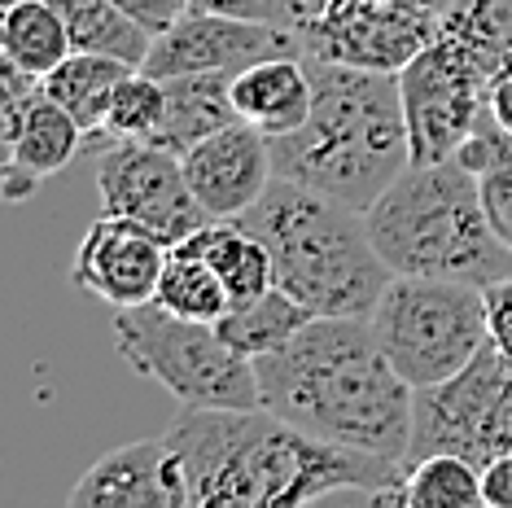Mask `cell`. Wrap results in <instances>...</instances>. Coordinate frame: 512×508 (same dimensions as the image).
I'll list each match as a JSON object with an SVG mask.
<instances>
[{
    "label": "cell",
    "instance_id": "cell-24",
    "mask_svg": "<svg viewBox=\"0 0 512 508\" xmlns=\"http://www.w3.org/2000/svg\"><path fill=\"white\" fill-rule=\"evenodd\" d=\"M154 303L176 311V316H184V320L219 325V320L228 316V307H232V294H228V285L219 281V272L202 259V254H193L184 246H171Z\"/></svg>",
    "mask_w": 512,
    "mask_h": 508
},
{
    "label": "cell",
    "instance_id": "cell-22",
    "mask_svg": "<svg viewBox=\"0 0 512 508\" xmlns=\"http://www.w3.org/2000/svg\"><path fill=\"white\" fill-rule=\"evenodd\" d=\"M307 320H311V311L302 307L294 294H285L281 285H276V290L250 298V303H232L228 316L219 320L215 329L224 333L228 346H237L241 355L259 360V355L285 346L302 325H307Z\"/></svg>",
    "mask_w": 512,
    "mask_h": 508
},
{
    "label": "cell",
    "instance_id": "cell-7",
    "mask_svg": "<svg viewBox=\"0 0 512 508\" xmlns=\"http://www.w3.org/2000/svg\"><path fill=\"white\" fill-rule=\"evenodd\" d=\"M372 329L403 381L416 390L438 386L491 342L486 290L447 276H394L372 311Z\"/></svg>",
    "mask_w": 512,
    "mask_h": 508
},
{
    "label": "cell",
    "instance_id": "cell-26",
    "mask_svg": "<svg viewBox=\"0 0 512 508\" xmlns=\"http://www.w3.org/2000/svg\"><path fill=\"white\" fill-rule=\"evenodd\" d=\"M442 31L469 44L491 75L512 71V0H456L442 9Z\"/></svg>",
    "mask_w": 512,
    "mask_h": 508
},
{
    "label": "cell",
    "instance_id": "cell-30",
    "mask_svg": "<svg viewBox=\"0 0 512 508\" xmlns=\"http://www.w3.org/2000/svg\"><path fill=\"white\" fill-rule=\"evenodd\" d=\"M486 316H491V342L512 360V276L486 285Z\"/></svg>",
    "mask_w": 512,
    "mask_h": 508
},
{
    "label": "cell",
    "instance_id": "cell-17",
    "mask_svg": "<svg viewBox=\"0 0 512 508\" xmlns=\"http://www.w3.org/2000/svg\"><path fill=\"white\" fill-rule=\"evenodd\" d=\"M232 101L241 119L259 127L267 141L298 132L316 106L307 57H267V62L246 66L241 75H232Z\"/></svg>",
    "mask_w": 512,
    "mask_h": 508
},
{
    "label": "cell",
    "instance_id": "cell-35",
    "mask_svg": "<svg viewBox=\"0 0 512 508\" xmlns=\"http://www.w3.org/2000/svg\"><path fill=\"white\" fill-rule=\"evenodd\" d=\"M425 5H434L438 14H442V9H447V5H456V0H425Z\"/></svg>",
    "mask_w": 512,
    "mask_h": 508
},
{
    "label": "cell",
    "instance_id": "cell-33",
    "mask_svg": "<svg viewBox=\"0 0 512 508\" xmlns=\"http://www.w3.org/2000/svg\"><path fill=\"white\" fill-rule=\"evenodd\" d=\"M491 114L512 132V71L495 75V84H491Z\"/></svg>",
    "mask_w": 512,
    "mask_h": 508
},
{
    "label": "cell",
    "instance_id": "cell-15",
    "mask_svg": "<svg viewBox=\"0 0 512 508\" xmlns=\"http://www.w3.org/2000/svg\"><path fill=\"white\" fill-rule=\"evenodd\" d=\"M184 171H189V184H193L197 202L206 206V215L237 219V215H246L267 193V184L276 180L272 141H267L259 127L237 119V123H228L224 132L193 145L189 154H184Z\"/></svg>",
    "mask_w": 512,
    "mask_h": 508
},
{
    "label": "cell",
    "instance_id": "cell-31",
    "mask_svg": "<svg viewBox=\"0 0 512 508\" xmlns=\"http://www.w3.org/2000/svg\"><path fill=\"white\" fill-rule=\"evenodd\" d=\"M114 5H119L132 22H141L149 36H158V31H167L171 22L180 18L184 0H114Z\"/></svg>",
    "mask_w": 512,
    "mask_h": 508
},
{
    "label": "cell",
    "instance_id": "cell-12",
    "mask_svg": "<svg viewBox=\"0 0 512 508\" xmlns=\"http://www.w3.org/2000/svg\"><path fill=\"white\" fill-rule=\"evenodd\" d=\"M267 57H302L298 31L237 14H211V9H180V18L154 36L141 71L154 79L202 71L241 75L246 66L267 62Z\"/></svg>",
    "mask_w": 512,
    "mask_h": 508
},
{
    "label": "cell",
    "instance_id": "cell-3",
    "mask_svg": "<svg viewBox=\"0 0 512 508\" xmlns=\"http://www.w3.org/2000/svg\"><path fill=\"white\" fill-rule=\"evenodd\" d=\"M316 106L289 136H272L276 176L368 211L412 167L399 75L307 57Z\"/></svg>",
    "mask_w": 512,
    "mask_h": 508
},
{
    "label": "cell",
    "instance_id": "cell-32",
    "mask_svg": "<svg viewBox=\"0 0 512 508\" xmlns=\"http://www.w3.org/2000/svg\"><path fill=\"white\" fill-rule=\"evenodd\" d=\"M482 495L491 508H512V452L495 456L482 469Z\"/></svg>",
    "mask_w": 512,
    "mask_h": 508
},
{
    "label": "cell",
    "instance_id": "cell-21",
    "mask_svg": "<svg viewBox=\"0 0 512 508\" xmlns=\"http://www.w3.org/2000/svg\"><path fill=\"white\" fill-rule=\"evenodd\" d=\"M0 49H5V62H14L27 75L44 79L57 62H66V57L75 53V40L49 0H5V14H0Z\"/></svg>",
    "mask_w": 512,
    "mask_h": 508
},
{
    "label": "cell",
    "instance_id": "cell-28",
    "mask_svg": "<svg viewBox=\"0 0 512 508\" xmlns=\"http://www.w3.org/2000/svg\"><path fill=\"white\" fill-rule=\"evenodd\" d=\"M482 202H486V215H491V228L499 233V241L512 250V163L482 176Z\"/></svg>",
    "mask_w": 512,
    "mask_h": 508
},
{
    "label": "cell",
    "instance_id": "cell-10",
    "mask_svg": "<svg viewBox=\"0 0 512 508\" xmlns=\"http://www.w3.org/2000/svg\"><path fill=\"white\" fill-rule=\"evenodd\" d=\"M97 193L101 211L132 219L158 241L180 246L206 224V206L197 202L184 158L154 141H106L97 149Z\"/></svg>",
    "mask_w": 512,
    "mask_h": 508
},
{
    "label": "cell",
    "instance_id": "cell-13",
    "mask_svg": "<svg viewBox=\"0 0 512 508\" xmlns=\"http://www.w3.org/2000/svg\"><path fill=\"white\" fill-rule=\"evenodd\" d=\"M5 198L22 202L36 193L40 180L57 176L62 167H71V158L88 145V132L71 119V110H62L44 92L36 75H27L22 66L5 62Z\"/></svg>",
    "mask_w": 512,
    "mask_h": 508
},
{
    "label": "cell",
    "instance_id": "cell-23",
    "mask_svg": "<svg viewBox=\"0 0 512 508\" xmlns=\"http://www.w3.org/2000/svg\"><path fill=\"white\" fill-rule=\"evenodd\" d=\"M49 5L62 14L75 49L110 53V57H123V62H132V66H145L154 36H149L141 22L127 18L114 0H49Z\"/></svg>",
    "mask_w": 512,
    "mask_h": 508
},
{
    "label": "cell",
    "instance_id": "cell-8",
    "mask_svg": "<svg viewBox=\"0 0 512 508\" xmlns=\"http://www.w3.org/2000/svg\"><path fill=\"white\" fill-rule=\"evenodd\" d=\"M434 452H456L486 469L512 452V360L486 342L456 377L416 390L407 465Z\"/></svg>",
    "mask_w": 512,
    "mask_h": 508
},
{
    "label": "cell",
    "instance_id": "cell-5",
    "mask_svg": "<svg viewBox=\"0 0 512 508\" xmlns=\"http://www.w3.org/2000/svg\"><path fill=\"white\" fill-rule=\"evenodd\" d=\"M368 233L394 276H447L482 290L512 276V250L491 228L482 180L460 158L407 167L368 206Z\"/></svg>",
    "mask_w": 512,
    "mask_h": 508
},
{
    "label": "cell",
    "instance_id": "cell-9",
    "mask_svg": "<svg viewBox=\"0 0 512 508\" xmlns=\"http://www.w3.org/2000/svg\"><path fill=\"white\" fill-rule=\"evenodd\" d=\"M491 84V66L464 40L438 31L434 44H425L399 71L412 163L456 158L477 123L491 114Z\"/></svg>",
    "mask_w": 512,
    "mask_h": 508
},
{
    "label": "cell",
    "instance_id": "cell-29",
    "mask_svg": "<svg viewBox=\"0 0 512 508\" xmlns=\"http://www.w3.org/2000/svg\"><path fill=\"white\" fill-rule=\"evenodd\" d=\"M184 9H211V14H237L254 22H276V27H294L285 0H184Z\"/></svg>",
    "mask_w": 512,
    "mask_h": 508
},
{
    "label": "cell",
    "instance_id": "cell-27",
    "mask_svg": "<svg viewBox=\"0 0 512 508\" xmlns=\"http://www.w3.org/2000/svg\"><path fill=\"white\" fill-rule=\"evenodd\" d=\"M162 106H167V88H162V79H154L149 71L136 66L110 97L106 127H101V145L106 141H149L162 123Z\"/></svg>",
    "mask_w": 512,
    "mask_h": 508
},
{
    "label": "cell",
    "instance_id": "cell-6",
    "mask_svg": "<svg viewBox=\"0 0 512 508\" xmlns=\"http://www.w3.org/2000/svg\"><path fill=\"white\" fill-rule=\"evenodd\" d=\"M114 351L132 373L158 381L171 399L197 408H263L254 360L206 320L141 303L114 311Z\"/></svg>",
    "mask_w": 512,
    "mask_h": 508
},
{
    "label": "cell",
    "instance_id": "cell-20",
    "mask_svg": "<svg viewBox=\"0 0 512 508\" xmlns=\"http://www.w3.org/2000/svg\"><path fill=\"white\" fill-rule=\"evenodd\" d=\"M184 250L202 254L206 263L219 272V281L228 285L232 303H250L267 290H276V268L272 254L259 237L250 233L241 219H206L193 237L180 241Z\"/></svg>",
    "mask_w": 512,
    "mask_h": 508
},
{
    "label": "cell",
    "instance_id": "cell-18",
    "mask_svg": "<svg viewBox=\"0 0 512 508\" xmlns=\"http://www.w3.org/2000/svg\"><path fill=\"white\" fill-rule=\"evenodd\" d=\"M162 88H167V106H162V123L149 141L180 158L193 145H202L206 136L224 132L228 123L241 119L237 101H232V75H219V71L171 75L162 79Z\"/></svg>",
    "mask_w": 512,
    "mask_h": 508
},
{
    "label": "cell",
    "instance_id": "cell-4",
    "mask_svg": "<svg viewBox=\"0 0 512 508\" xmlns=\"http://www.w3.org/2000/svg\"><path fill=\"white\" fill-rule=\"evenodd\" d=\"M237 219L272 254L276 285L311 316H372L394 281L390 263L372 246L368 211L311 184L276 176Z\"/></svg>",
    "mask_w": 512,
    "mask_h": 508
},
{
    "label": "cell",
    "instance_id": "cell-11",
    "mask_svg": "<svg viewBox=\"0 0 512 508\" xmlns=\"http://www.w3.org/2000/svg\"><path fill=\"white\" fill-rule=\"evenodd\" d=\"M442 31V14L425 0H329L320 18L302 22V57L399 75Z\"/></svg>",
    "mask_w": 512,
    "mask_h": 508
},
{
    "label": "cell",
    "instance_id": "cell-16",
    "mask_svg": "<svg viewBox=\"0 0 512 508\" xmlns=\"http://www.w3.org/2000/svg\"><path fill=\"white\" fill-rule=\"evenodd\" d=\"M71 508H189V482L167 438L114 447L84 469L66 495Z\"/></svg>",
    "mask_w": 512,
    "mask_h": 508
},
{
    "label": "cell",
    "instance_id": "cell-34",
    "mask_svg": "<svg viewBox=\"0 0 512 508\" xmlns=\"http://www.w3.org/2000/svg\"><path fill=\"white\" fill-rule=\"evenodd\" d=\"M285 5H289V14H294V31H298L302 22L320 18V14H324V5H329V0H285Z\"/></svg>",
    "mask_w": 512,
    "mask_h": 508
},
{
    "label": "cell",
    "instance_id": "cell-1",
    "mask_svg": "<svg viewBox=\"0 0 512 508\" xmlns=\"http://www.w3.org/2000/svg\"><path fill=\"white\" fill-rule=\"evenodd\" d=\"M162 438L184 469L189 508H294L329 495L403 504L407 465L329 443L267 408L180 403Z\"/></svg>",
    "mask_w": 512,
    "mask_h": 508
},
{
    "label": "cell",
    "instance_id": "cell-2",
    "mask_svg": "<svg viewBox=\"0 0 512 508\" xmlns=\"http://www.w3.org/2000/svg\"><path fill=\"white\" fill-rule=\"evenodd\" d=\"M267 412L329 443L407 465L416 386L390 364L372 316H311L254 360Z\"/></svg>",
    "mask_w": 512,
    "mask_h": 508
},
{
    "label": "cell",
    "instance_id": "cell-19",
    "mask_svg": "<svg viewBox=\"0 0 512 508\" xmlns=\"http://www.w3.org/2000/svg\"><path fill=\"white\" fill-rule=\"evenodd\" d=\"M136 66L123 62V57H110V53H88V49H75L66 62H57L49 75L40 79L44 92L57 101L62 110H71V119L88 132V149L101 145V127H106V110H110V97L114 88L132 75Z\"/></svg>",
    "mask_w": 512,
    "mask_h": 508
},
{
    "label": "cell",
    "instance_id": "cell-14",
    "mask_svg": "<svg viewBox=\"0 0 512 508\" xmlns=\"http://www.w3.org/2000/svg\"><path fill=\"white\" fill-rule=\"evenodd\" d=\"M167 254H171V246L158 241L149 228L101 211L88 224V233L75 250L71 281L79 290H88L92 298L110 303L114 311L141 307V303H154L162 268H167Z\"/></svg>",
    "mask_w": 512,
    "mask_h": 508
},
{
    "label": "cell",
    "instance_id": "cell-25",
    "mask_svg": "<svg viewBox=\"0 0 512 508\" xmlns=\"http://www.w3.org/2000/svg\"><path fill=\"white\" fill-rule=\"evenodd\" d=\"M407 508H477L486 504L482 495V469L456 452H434L407 465Z\"/></svg>",
    "mask_w": 512,
    "mask_h": 508
}]
</instances>
